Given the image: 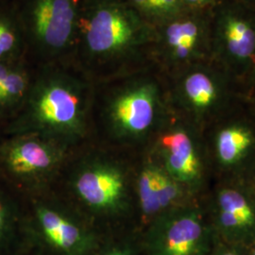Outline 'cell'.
<instances>
[{"label": "cell", "mask_w": 255, "mask_h": 255, "mask_svg": "<svg viewBox=\"0 0 255 255\" xmlns=\"http://www.w3.org/2000/svg\"><path fill=\"white\" fill-rule=\"evenodd\" d=\"M83 101L80 85L62 75H50L30 84L18 112L4 128L5 135L44 129L55 134L80 133L83 126Z\"/></svg>", "instance_id": "obj_1"}, {"label": "cell", "mask_w": 255, "mask_h": 255, "mask_svg": "<svg viewBox=\"0 0 255 255\" xmlns=\"http://www.w3.org/2000/svg\"><path fill=\"white\" fill-rule=\"evenodd\" d=\"M84 46L99 60H118L132 50L142 37L139 19L118 0H101L79 17Z\"/></svg>", "instance_id": "obj_2"}, {"label": "cell", "mask_w": 255, "mask_h": 255, "mask_svg": "<svg viewBox=\"0 0 255 255\" xmlns=\"http://www.w3.org/2000/svg\"><path fill=\"white\" fill-rule=\"evenodd\" d=\"M27 47L45 54L64 51L78 28L79 0H14Z\"/></svg>", "instance_id": "obj_3"}, {"label": "cell", "mask_w": 255, "mask_h": 255, "mask_svg": "<svg viewBox=\"0 0 255 255\" xmlns=\"http://www.w3.org/2000/svg\"><path fill=\"white\" fill-rule=\"evenodd\" d=\"M7 137L0 142V177L9 186L26 187L57 164L54 147L32 133Z\"/></svg>", "instance_id": "obj_4"}, {"label": "cell", "mask_w": 255, "mask_h": 255, "mask_svg": "<svg viewBox=\"0 0 255 255\" xmlns=\"http://www.w3.org/2000/svg\"><path fill=\"white\" fill-rule=\"evenodd\" d=\"M208 234L201 212L180 207L167 210L157 219L152 230L154 255H202Z\"/></svg>", "instance_id": "obj_5"}, {"label": "cell", "mask_w": 255, "mask_h": 255, "mask_svg": "<svg viewBox=\"0 0 255 255\" xmlns=\"http://www.w3.org/2000/svg\"><path fill=\"white\" fill-rule=\"evenodd\" d=\"M158 95L151 83H140L120 92L110 106V119L123 135L137 136L146 132L154 123Z\"/></svg>", "instance_id": "obj_6"}, {"label": "cell", "mask_w": 255, "mask_h": 255, "mask_svg": "<svg viewBox=\"0 0 255 255\" xmlns=\"http://www.w3.org/2000/svg\"><path fill=\"white\" fill-rule=\"evenodd\" d=\"M75 187L82 201L96 210H118L126 199L124 176L110 165H94L83 170Z\"/></svg>", "instance_id": "obj_7"}, {"label": "cell", "mask_w": 255, "mask_h": 255, "mask_svg": "<svg viewBox=\"0 0 255 255\" xmlns=\"http://www.w3.org/2000/svg\"><path fill=\"white\" fill-rule=\"evenodd\" d=\"M160 152L164 171L183 185L195 186L201 182L202 163L193 137L182 128H174L160 138Z\"/></svg>", "instance_id": "obj_8"}, {"label": "cell", "mask_w": 255, "mask_h": 255, "mask_svg": "<svg viewBox=\"0 0 255 255\" xmlns=\"http://www.w3.org/2000/svg\"><path fill=\"white\" fill-rule=\"evenodd\" d=\"M219 227L232 237H242L255 230V198L240 186H225L217 196Z\"/></svg>", "instance_id": "obj_9"}, {"label": "cell", "mask_w": 255, "mask_h": 255, "mask_svg": "<svg viewBox=\"0 0 255 255\" xmlns=\"http://www.w3.org/2000/svg\"><path fill=\"white\" fill-rule=\"evenodd\" d=\"M36 217L44 235L56 248L73 252L82 246L83 235L81 229L57 211L40 206L36 209Z\"/></svg>", "instance_id": "obj_10"}, {"label": "cell", "mask_w": 255, "mask_h": 255, "mask_svg": "<svg viewBox=\"0 0 255 255\" xmlns=\"http://www.w3.org/2000/svg\"><path fill=\"white\" fill-rule=\"evenodd\" d=\"M255 144V136L249 128L231 125L221 128L215 138V149L219 163L234 166L242 162Z\"/></svg>", "instance_id": "obj_11"}, {"label": "cell", "mask_w": 255, "mask_h": 255, "mask_svg": "<svg viewBox=\"0 0 255 255\" xmlns=\"http://www.w3.org/2000/svg\"><path fill=\"white\" fill-rule=\"evenodd\" d=\"M26 44L14 0H0V61L24 59Z\"/></svg>", "instance_id": "obj_12"}, {"label": "cell", "mask_w": 255, "mask_h": 255, "mask_svg": "<svg viewBox=\"0 0 255 255\" xmlns=\"http://www.w3.org/2000/svg\"><path fill=\"white\" fill-rule=\"evenodd\" d=\"M221 36L226 50L235 60H250L255 52V30L247 21L237 15H228L221 25Z\"/></svg>", "instance_id": "obj_13"}, {"label": "cell", "mask_w": 255, "mask_h": 255, "mask_svg": "<svg viewBox=\"0 0 255 255\" xmlns=\"http://www.w3.org/2000/svg\"><path fill=\"white\" fill-rule=\"evenodd\" d=\"M182 95L186 103L196 113L209 111L219 98L218 83L203 71H194L182 82Z\"/></svg>", "instance_id": "obj_14"}, {"label": "cell", "mask_w": 255, "mask_h": 255, "mask_svg": "<svg viewBox=\"0 0 255 255\" xmlns=\"http://www.w3.org/2000/svg\"><path fill=\"white\" fill-rule=\"evenodd\" d=\"M23 60L24 59L14 64L0 85L7 118L6 123L18 112L23 105L31 84L29 75Z\"/></svg>", "instance_id": "obj_15"}, {"label": "cell", "mask_w": 255, "mask_h": 255, "mask_svg": "<svg viewBox=\"0 0 255 255\" xmlns=\"http://www.w3.org/2000/svg\"><path fill=\"white\" fill-rule=\"evenodd\" d=\"M156 173L157 166L149 164L143 168L137 182L140 206L143 214L146 217L161 214L157 199Z\"/></svg>", "instance_id": "obj_16"}, {"label": "cell", "mask_w": 255, "mask_h": 255, "mask_svg": "<svg viewBox=\"0 0 255 255\" xmlns=\"http://www.w3.org/2000/svg\"><path fill=\"white\" fill-rule=\"evenodd\" d=\"M156 183L157 199L162 214L167 210L172 209V206L180 201L182 195V185L166 173L163 168L158 166Z\"/></svg>", "instance_id": "obj_17"}, {"label": "cell", "mask_w": 255, "mask_h": 255, "mask_svg": "<svg viewBox=\"0 0 255 255\" xmlns=\"http://www.w3.org/2000/svg\"><path fill=\"white\" fill-rule=\"evenodd\" d=\"M17 214V206L12 196L0 186V240L12 225Z\"/></svg>", "instance_id": "obj_18"}, {"label": "cell", "mask_w": 255, "mask_h": 255, "mask_svg": "<svg viewBox=\"0 0 255 255\" xmlns=\"http://www.w3.org/2000/svg\"><path fill=\"white\" fill-rule=\"evenodd\" d=\"M195 45H196V42L194 41H184L179 46L173 47L174 55L178 59H185L190 55Z\"/></svg>", "instance_id": "obj_19"}, {"label": "cell", "mask_w": 255, "mask_h": 255, "mask_svg": "<svg viewBox=\"0 0 255 255\" xmlns=\"http://www.w3.org/2000/svg\"><path fill=\"white\" fill-rule=\"evenodd\" d=\"M157 9L164 12H172L178 7V0H156Z\"/></svg>", "instance_id": "obj_20"}, {"label": "cell", "mask_w": 255, "mask_h": 255, "mask_svg": "<svg viewBox=\"0 0 255 255\" xmlns=\"http://www.w3.org/2000/svg\"><path fill=\"white\" fill-rule=\"evenodd\" d=\"M137 7L146 11H155L153 0H132Z\"/></svg>", "instance_id": "obj_21"}, {"label": "cell", "mask_w": 255, "mask_h": 255, "mask_svg": "<svg viewBox=\"0 0 255 255\" xmlns=\"http://www.w3.org/2000/svg\"><path fill=\"white\" fill-rule=\"evenodd\" d=\"M187 2L191 3V4H195V5H203L205 4L208 0H186Z\"/></svg>", "instance_id": "obj_22"}, {"label": "cell", "mask_w": 255, "mask_h": 255, "mask_svg": "<svg viewBox=\"0 0 255 255\" xmlns=\"http://www.w3.org/2000/svg\"><path fill=\"white\" fill-rule=\"evenodd\" d=\"M218 255H240L237 252H234V251H224V252H221L220 254Z\"/></svg>", "instance_id": "obj_23"}, {"label": "cell", "mask_w": 255, "mask_h": 255, "mask_svg": "<svg viewBox=\"0 0 255 255\" xmlns=\"http://www.w3.org/2000/svg\"><path fill=\"white\" fill-rule=\"evenodd\" d=\"M108 255H122V254H120V253H114V254H110Z\"/></svg>", "instance_id": "obj_24"}, {"label": "cell", "mask_w": 255, "mask_h": 255, "mask_svg": "<svg viewBox=\"0 0 255 255\" xmlns=\"http://www.w3.org/2000/svg\"><path fill=\"white\" fill-rule=\"evenodd\" d=\"M253 255H255V251H254V253H253Z\"/></svg>", "instance_id": "obj_25"}, {"label": "cell", "mask_w": 255, "mask_h": 255, "mask_svg": "<svg viewBox=\"0 0 255 255\" xmlns=\"http://www.w3.org/2000/svg\"><path fill=\"white\" fill-rule=\"evenodd\" d=\"M0 125H4V124H2V123H1V122H0ZM0 142H1V140H0Z\"/></svg>", "instance_id": "obj_26"}]
</instances>
